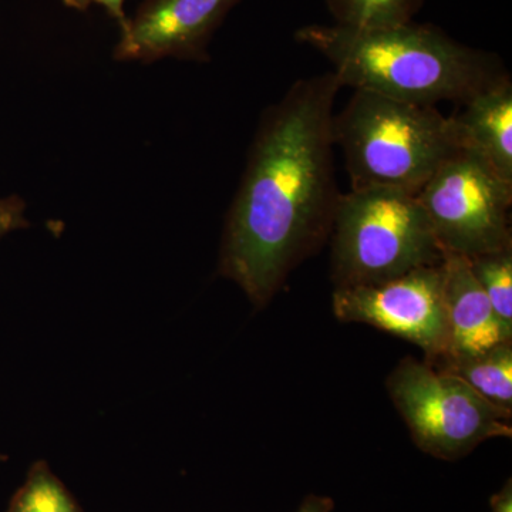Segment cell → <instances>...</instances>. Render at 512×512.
Instances as JSON below:
<instances>
[{
	"label": "cell",
	"instance_id": "6da1fadb",
	"mask_svg": "<svg viewBox=\"0 0 512 512\" xmlns=\"http://www.w3.org/2000/svg\"><path fill=\"white\" fill-rule=\"evenodd\" d=\"M330 70L299 79L262 117L229 208L218 271L264 308L302 262L323 247L340 200L333 168Z\"/></svg>",
	"mask_w": 512,
	"mask_h": 512
},
{
	"label": "cell",
	"instance_id": "7a4b0ae2",
	"mask_svg": "<svg viewBox=\"0 0 512 512\" xmlns=\"http://www.w3.org/2000/svg\"><path fill=\"white\" fill-rule=\"evenodd\" d=\"M333 66L340 86L407 103H466L505 76L497 57L409 22L383 29L309 25L295 33Z\"/></svg>",
	"mask_w": 512,
	"mask_h": 512
},
{
	"label": "cell",
	"instance_id": "3957f363",
	"mask_svg": "<svg viewBox=\"0 0 512 512\" xmlns=\"http://www.w3.org/2000/svg\"><path fill=\"white\" fill-rule=\"evenodd\" d=\"M352 190L390 188L419 194L461 147L453 117L436 106L355 90L333 119Z\"/></svg>",
	"mask_w": 512,
	"mask_h": 512
},
{
	"label": "cell",
	"instance_id": "277c9868",
	"mask_svg": "<svg viewBox=\"0 0 512 512\" xmlns=\"http://www.w3.org/2000/svg\"><path fill=\"white\" fill-rule=\"evenodd\" d=\"M329 238L335 288L380 284L444 258L417 194L390 188L340 195Z\"/></svg>",
	"mask_w": 512,
	"mask_h": 512
},
{
	"label": "cell",
	"instance_id": "5b68a950",
	"mask_svg": "<svg viewBox=\"0 0 512 512\" xmlns=\"http://www.w3.org/2000/svg\"><path fill=\"white\" fill-rule=\"evenodd\" d=\"M386 387L414 444L431 457L460 460L484 441L512 436L511 413L424 360L404 357L387 377Z\"/></svg>",
	"mask_w": 512,
	"mask_h": 512
},
{
	"label": "cell",
	"instance_id": "8992f818",
	"mask_svg": "<svg viewBox=\"0 0 512 512\" xmlns=\"http://www.w3.org/2000/svg\"><path fill=\"white\" fill-rule=\"evenodd\" d=\"M417 198L444 254L471 259L512 248V183L471 151L441 165Z\"/></svg>",
	"mask_w": 512,
	"mask_h": 512
},
{
	"label": "cell",
	"instance_id": "52a82bcc",
	"mask_svg": "<svg viewBox=\"0 0 512 512\" xmlns=\"http://www.w3.org/2000/svg\"><path fill=\"white\" fill-rule=\"evenodd\" d=\"M332 308L342 322L365 323L419 346L427 365L450 353L443 262L380 284L335 288Z\"/></svg>",
	"mask_w": 512,
	"mask_h": 512
},
{
	"label": "cell",
	"instance_id": "ba28073f",
	"mask_svg": "<svg viewBox=\"0 0 512 512\" xmlns=\"http://www.w3.org/2000/svg\"><path fill=\"white\" fill-rule=\"evenodd\" d=\"M241 0H144L120 29L119 62L153 63L165 57L207 62L208 46Z\"/></svg>",
	"mask_w": 512,
	"mask_h": 512
},
{
	"label": "cell",
	"instance_id": "9c48e42d",
	"mask_svg": "<svg viewBox=\"0 0 512 512\" xmlns=\"http://www.w3.org/2000/svg\"><path fill=\"white\" fill-rule=\"evenodd\" d=\"M443 269L444 302L450 330L447 356L478 355L500 343L512 342L504 335L466 256L444 254Z\"/></svg>",
	"mask_w": 512,
	"mask_h": 512
},
{
	"label": "cell",
	"instance_id": "30bf717a",
	"mask_svg": "<svg viewBox=\"0 0 512 512\" xmlns=\"http://www.w3.org/2000/svg\"><path fill=\"white\" fill-rule=\"evenodd\" d=\"M454 116L461 147L512 183V84L507 74L463 103Z\"/></svg>",
	"mask_w": 512,
	"mask_h": 512
},
{
	"label": "cell",
	"instance_id": "8fae6325",
	"mask_svg": "<svg viewBox=\"0 0 512 512\" xmlns=\"http://www.w3.org/2000/svg\"><path fill=\"white\" fill-rule=\"evenodd\" d=\"M430 366L458 377L488 403L512 414V342L478 355L446 356Z\"/></svg>",
	"mask_w": 512,
	"mask_h": 512
},
{
	"label": "cell",
	"instance_id": "7c38bea8",
	"mask_svg": "<svg viewBox=\"0 0 512 512\" xmlns=\"http://www.w3.org/2000/svg\"><path fill=\"white\" fill-rule=\"evenodd\" d=\"M423 0H326L335 25L383 29L413 22Z\"/></svg>",
	"mask_w": 512,
	"mask_h": 512
},
{
	"label": "cell",
	"instance_id": "4fadbf2b",
	"mask_svg": "<svg viewBox=\"0 0 512 512\" xmlns=\"http://www.w3.org/2000/svg\"><path fill=\"white\" fill-rule=\"evenodd\" d=\"M8 512H82L63 481L45 461L30 467L25 483L10 500Z\"/></svg>",
	"mask_w": 512,
	"mask_h": 512
},
{
	"label": "cell",
	"instance_id": "5bb4252c",
	"mask_svg": "<svg viewBox=\"0 0 512 512\" xmlns=\"http://www.w3.org/2000/svg\"><path fill=\"white\" fill-rule=\"evenodd\" d=\"M468 259V258H467ZM501 329L512 340V248L468 259Z\"/></svg>",
	"mask_w": 512,
	"mask_h": 512
},
{
	"label": "cell",
	"instance_id": "9a60e30c",
	"mask_svg": "<svg viewBox=\"0 0 512 512\" xmlns=\"http://www.w3.org/2000/svg\"><path fill=\"white\" fill-rule=\"evenodd\" d=\"M26 202L18 195L0 198V239L19 229L28 228Z\"/></svg>",
	"mask_w": 512,
	"mask_h": 512
},
{
	"label": "cell",
	"instance_id": "2e32d148",
	"mask_svg": "<svg viewBox=\"0 0 512 512\" xmlns=\"http://www.w3.org/2000/svg\"><path fill=\"white\" fill-rule=\"evenodd\" d=\"M63 3L67 8L80 10V12H84V10L89 9L92 5H99L109 13L111 18L116 20L120 29L127 22L128 16L124 12L126 0H63Z\"/></svg>",
	"mask_w": 512,
	"mask_h": 512
},
{
	"label": "cell",
	"instance_id": "e0dca14e",
	"mask_svg": "<svg viewBox=\"0 0 512 512\" xmlns=\"http://www.w3.org/2000/svg\"><path fill=\"white\" fill-rule=\"evenodd\" d=\"M335 501L328 495L309 494L295 512H333Z\"/></svg>",
	"mask_w": 512,
	"mask_h": 512
},
{
	"label": "cell",
	"instance_id": "ac0fdd59",
	"mask_svg": "<svg viewBox=\"0 0 512 512\" xmlns=\"http://www.w3.org/2000/svg\"><path fill=\"white\" fill-rule=\"evenodd\" d=\"M491 512H512V480L508 478L490 500Z\"/></svg>",
	"mask_w": 512,
	"mask_h": 512
}]
</instances>
